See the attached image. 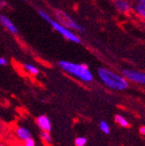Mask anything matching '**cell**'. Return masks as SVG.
<instances>
[{
	"label": "cell",
	"mask_w": 145,
	"mask_h": 146,
	"mask_svg": "<svg viewBox=\"0 0 145 146\" xmlns=\"http://www.w3.org/2000/svg\"><path fill=\"white\" fill-rule=\"evenodd\" d=\"M58 65L62 70L83 82L90 83L93 80V73L91 72L86 64L76 63L69 61H60Z\"/></svg>",
	"instance_id": "cell-1"
},
{
	"label": "cell",
	"mask_w": 145,
	"mask_h": 146,
	"mask_svg": "<svg viewBox=\"0 0 145 146\" xmlns=\"http://www.w3.org/2000/svg\"><path fill=\"white\" fill-rule=\"evenodd\" d=\"M97 73L101 81L112 90L123 91L128 87V81L126 78L124 76L117 74L111 70L100 68Z\"/></svg>",
	"instance_id": "cell-2"
},
{
	"label": "cell",
	"mask_w": 145,
	"mask_h": 146,
	"mask_svg": "<svg viewBox=\"0 0 145 146\" xmlns=\"http://www.w3.org/2000/svg\"><path fill=\"white\" fill-rule=\"evenodd\" d=\"M38 14H39L42 19H44L46 21H47V23L51 26H52V28L54 29V30L55 31H57L58 33H60L64 38H66L69 41H71V42L76 43V44H80L81 43L80 38H79V36L76 33H74L72 31L69 30V29L66 28L65 26L62 25L60 23H58L57 21L54 20L50 15H48L46 12L42 11V10H38Z\"/></svg>",
	"instance_id": "cell-3"
},
{
	"label": "cell",
	"mask_w": 145,
	"mask_h": 146,
	"mask_svg": "<svg viewBox=\"0 0 145 146\" xmlns=\"http://www.w3.org/2000/svg\"><path fill=\"white\" fill-rule=\"evenodd\" d=\"M54 15L56 17V21H58V23H60L62 25L68 28L69 30L77 31L79 32L85 31L84 28L80 24H78L76 21H74L73 19H72L66 12L58 9V10H55Z\"/></svg>",
	"instance_id": "cell-4"
},
{
	"label": "cell",
	"mask_w": 145,
	"mask_h": 146,
	"mask_svg": "<svg viewBox=\"0 0 145 146\" xmlns=\"http://www.w3.org/2000/svg\"><path fill=\"white\" fill-rule=\"evenodd\" d=\"M123 76H124L127 81H132L136 84L140 85H145V72L126 69L122 72Z\"/></svg>",
	"instance_id": "cell-5"
},
{
	"label": "cell",
	"mask_w": 145,
	"mask_h": 146,
	"mask_svg": "<svg viewBox=\"0 0 145 146\" xmlns=\"http://www.w3.org/2000/svg\"><path fill=\"white\" fill-rule=\"evenodd\" d=\"M114 6L116 10L120 13H128L132 11L133 7L128 0H114Z\"/></svg>",
	"instance_id": "cell-6"
},
{
	"label": "cell",
	"mask_w": 145,
	"mask_h": 146,
	"mask_svg": "<svg viewBox=\"0 0 145 146\" xmlns=\"http://www.w3.org/2000/svg\"><path fill=\"white\" fill-rule=\"evenodd\" d=\"M38 127L41 129V131H46V132H51L52 130V123H51L50 119L46 115H40L36 119Z\"/></svg>",
	"instance_id": "cell-7"
},
{
	"label": "cell",
	"mask_w": 145,
	"mask_h": 146,
	"mask_svg": "<svg viewBox=\"0 0 145 146\" xmlns=\"http://www.w3.org/2000/svg\"><path fill=\"white\" fill-rule=\"evenodd\" d=\"M0 24H1L5 30H7L13 34H18L19 32L16 25L14 24L8 17L4 15V14H0Z\"/></svg>",
	"instance_id": "cell-8"
},
{
	"label": "cell",
	"mask_w": 145,
	"mask_h": 146,
	"mask_svg": "<svg viewBox=\"0 0 145 146\" xmlns=\"http://www.w3.org/2000/svg\"><path fill=\"white\" fill-rule=\"evenodd\" d=\"M133 10L137 16L145 21V0H136Z\"/></svg>",
	"instance_id": "cell-9"
},
{
	"label": "cell",
	"mask_w": 145,
	"mask_h": 146,
	"mask_svg": "<svg viewBox=\"0 0 145 146\" xmlns=\"http://www.w3.org/2000/svg\"><path fill=\"white\" fill-rule=\"evenodd\" d=\"M15 135L18 137V139L21 141H25L28 138L31 137L30 130L26 127H19L15 130Z\"/></svg>",
	"instance_id": "cell-10"
},
{
	"label": "cell",
	"mask_w": 145,
	"mask_h": 146,
	"mask_svg": "<svg viewBox=\"0 0 145 146\" xmlns=\"http://www.w3.org/2000/svg\"><path fill=\"white\" fill-rule=\"evenodd\" d=\"M23 69L25 70L26 72L30 73V75H33V76H37L38 75L39 73V70L37 66H35L33 64H30V63H25L23 64Z\"/></svg>",
	"instance_id": "cell-11"
},
{
	"label": "cell",
	"mask_w": 145,
	"mask_h": 146,
	"mask_svg": "<svg viewBox=\"0 0 145 146\" xmlns=\"http://www.w3.org/2000/svg\"><path fill=\"white\" fill-rule=\"evenodd\" d=\"M115 121H116V123H118L119 125H120L123 127H129V122L121 115H116L115 116Z\"/></svg>",
	"instance_id": "cell-12"
},
{
	"label": "cell",
	"mask_w": 145,
	"mask_h": 146,
	"mask_svg": "<svg viewBox=\"0 0 145 146\" xmlns=\"http://www.w3.org/2000/svg\"><path fill=\"white\" fill-rule=\"evenodd\" d=\"M99 127H100V129L101 132H103L104 134L106 135H109L111 134V127H110V125L104 120H101L99 124Z\"/></svg>",
	"instance_id": "cell-13"
},
{
	"label": "cell",
	"mask_w": 145,
	"mask_h": 146,
	"mask_svg": "<svg viewBox=\"0 0 145 146\" xmlns=\"http://www.w3.org/2000/svg\"><path fill=\"white\" fill-rule=\"evenodd\" d=\"M40 136L42 138V140L44 141L46 143L50 144L51 143H52V135H51L50 132H46V131H42L41 134H40Z\"/></svg>",
	"instance_id": "cell-14"
},
{
	"label": "cell",
	"mask_w": 145,
	"mask_h": 146,
	"mask_svg": "<svg viewBox=\"0 0 145 146\" xmlns=\"http://www.w3.org/2000/svg\"><path fill=\"white\" fill-rule=\"evenodd\" d=\"M86 143H87V139L84 136H78L75 139L76 146H85Z\"/></svg>",
	"instance_id": "cell-15"
},
{
	"label": "cell",
	"mask_w": 145,
	"mask_h": 146,
	"mask_svg": "<svg viewBox=\"0 0 145 146\" xmlns=\"http://www.w3.org/2000/svg\"><path fill=\"white\" fill-rule=\"evenodd\" d=\"M23 142H24V146H35L36 145V143L32 137L28 138V139H27Z\"/></svg>",
	"instance_id": "cell-16"
},
{
	"label": "cell",
	"mask_w": 145,
	"mask_h": 146,
	"mask_svg": "<svg viewBox=\"0 0 145 146\" xmlns=\"http://www.w3.org/2000/svg\"><path fill=\"white\" fill-rule=\"evenodd\" d=\"M7 65V60L5 59V57H0V66H6Z\"/></svg>",
	"instance_id": "cell-17"
},
{
	"label": "cell",
	"mask_w": 145,
	"mask_h": 146,
	"mask_svg": "<svg viewBox=\"0 0 145 146\" xmlns=\"http://www.w3.org/2000/svg\"><path fill=\"white\" fill-rule=\"evenodd\" d=\"M140 133L143 135H145V127H142L140 128Z\"/></svg>",
	"instance_id": "cell-18"
},
{
	"label": "cell",
	"mask_w": 145,
	"mask_h": 146,
	"mask_svg": "<svg viewBox=\"0 0 145 146\" xmlns=\"http://www.w3.org/2000/svg\"><path fill=\"white\" fill-rule=\"evenodd\" d=\"M0 122H1V118H0Z\"/></svg>",
	"instance_id": "cell-19"
},
{
	"label": "cell",
	"mask_w": 145,
	"mask_h": 146,
	"mask_svg": "<svg viewBox=\"0 0 145 146\" xmlns=\"http://www.w3.org/2000/svg\"><path fill=\"white\" fill-rule=\"evenodd\" d=\"M23 1H25V0H23Z\"/></svg>",
	"instance_id": "cell-20"
},
{
	"label": "cell",
	"mask_w": 145,
	"mask_h": 146,
	"mask_svg": "<svg viewBox=\"0 0 145 146\" xmlns=\"http://www.w3.org/2000/svg\"><path fill=\"white\" fill-rule=\"evenodd\" d=\"M35 146H37V145H35Z\"/></svg>",
	"instance_id": "cell-21"
}]
</instances>
